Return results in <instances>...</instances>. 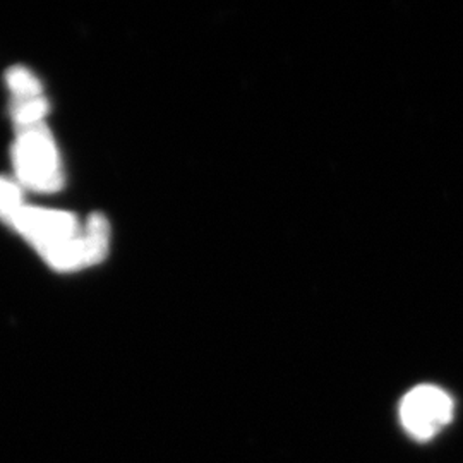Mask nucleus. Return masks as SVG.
Here are the masks:
<instances>
[{"label": "nucleus", "instance_id": "f257e3e1", "mask_svg": "<svg viewBox=\"0 0 463 463\" xmlns=\"http://www.w3.org/2000/svg\"><path fill=\"white\" fill-rule=\"evenodd\" d=\"M11 227L57 271H76L93 266L84 227L72 213L24 206Z\"/></svg>", "mask_w": 463, "mask_h": 463}, {"label": "nucleus", "instance_id": "f03ea898", "mask_svg": "<svg viewBox=\"0 0 463 463\" xmlns=\"http://www.w3.org/2000/svg\"><path fill=\"white\" fill-rule=\"evenodd\" d=\"M13 162L21 187L55 193L64 185L61 156L45 122L16 128Z\"/></svg>", "mask_w": 463, "mask_h": 463}, {"label": "nucleus", "instance_id": "7ed1b4c3", "mask_svg": "<svg viewBox=\"0 0 463 463\" xmlns=\"http://www.w3.org/2000/svg\"><path fill=\"white\" fill-rule=\"evenodd\" d=\"M453 398L445 390L420 384L400 402V422L415 441H430L453 420Z\"/></svg>", "mask_w": 463, "mask_h": 463}, {"label": "nucleus", "instance_id": "20e7f679", "mask_svg": "<svg viewBox=\"0 0 463 463\" xmlns=\"http://www.w3.org/2000/svg\"><path fill=\"white\" fill-rule=\"evenodd\" d=\"M84 237L88 242V248L91 252L93 265L101 263L107 254H109V246H110V225L109 220L101 213H93L88 218L84 225Z\"/></svg>", "mask_w": 463, "mask_h": 463}, {"label": "nucleus", "instance_id": "39448f33", "mask_svg": "<svg viewBox=\"0 0 463 463\" xmlns=\"http://www.w3.org/2000/svg\"><path fill=\"white\" fill-rule=\"evenodd\" d=\"M5 83L13 99H32L43 97V86L33 72L26 67H11L5 74Z\"/></svg>", "mask_w": 463, "mask_h": 463}, {"label": "nucleus", "instance_id": "423d86ee", "mask_svg": "<svg viewBox=\"0 0 463 463\" xmlns=\"http://www.w3.org/2000/svg\"><path fill=\"white\" fill-rule=\"evenodd\" d=\"M49 112L50 103L45 97L32 99H13L11 101V117H13L16 128L45 122L43 118L47 117Z\"/></svg>", "mask_w": 463, "mask_h": 463}, {"label": "nucleus", "instance_id": "0eeeda50", "mask_svg": "<svg viewBox=\"0 0 463 463\" xmlns=\"http://www.w3.org/2000/svg\"><path fill=\"white\" fill-rule=\"evenodd\" d=\"M24 206L21 184L9 177H0V220L11 227Z\"/></svg>", "mask_w": 463, "mask_h": 463}]
</instances>
